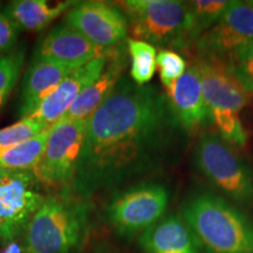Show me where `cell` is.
<instances>
[{"instance_id":"8992f818","label":"cell","mask_w":253,"mask_h":253,"mask_svg":"<svg viewBox=\"0 0 253 253\" xmlns=\"http://www.w3.org/2000/svg\"><path fill=\"white\" fill-rule=\"evenodd\" d=\"M198 169L221 192L253 209V169L219 135L209 132L195 150Z\"/></svg>"},{"instance_id":"f1b7e54d","label":"cell","mask_w":253,"mask_h":253,"mask_svg":"<svg viewBox=\"0 0 253 253\" xmlns=\"http://www.w3.org/2000/svg\"><path fill=\"white\" fill-rule=\"evenodd\" d=\"M249 2H250V4H251V6L253 7V0H251V1H249Z\"/></svg>"},{"instance_id":"ba28073f","label":"cell","mask_w":253,"mask_h":253,"mask_svg":"<svg viewBox=\"0 0 253 253\" xmlns=\"http://www.w3.org/2000/svg\"><path fill=\"white\" fill-rule=\"evenodd\" d=\"M88 120L59 121L50 126L48 140L33 172L41 185L56 191L71 188L86 137Z\"/></svg>"},{"instance_id":"5b68a950","label":"cell","mask_w":253,"mask_h":253,"mask_svg":"<svg viewBox=\"0 0 253 253\" xmlns=\"http://www.w3.org/2000/svg\"><path fill=\"white\" fill-rule=\"evenodd\" d=\"M195 66L201 75L205 102L218 134L226 143L245 145L248 134L240 121V112L248 102V91L231 74L224 61L198 58Z\"/></svg>"},{"instance_id":"484cf974","label":"cell","mask_w":253,"mask_h":253,"mask_svg":"<svg viewBox=\"0 0 253 253\" xmlns=\"http://www.w3.org/2000/svg\"><path fill=\"white\" fill-rule=\"evenodd\" d=\"M19 28L11 18L0 13V53L7 52L15 45L19 36Z\"/></svg>"},{"instance_id":"7402d4cb","label":"cell","mask_w":253,"mask_h":253,"mask_svg":"<svg viewBox=\"0 0 253 253\" xmlns=\"http://www.w3.org/2000/svg\"><path fill=\"white\" fill-rule=\"evenodd\" d=\"M47 129H49L48 126L32 118L21 119L14 125L0 129V153L30 140Z\"/></svg>"},{"instance_id":"d6986e66","label":"cell","mask_w":253,"mask_h":253,"mask_svg":"<svg viewBox=\"0 0 253 253\" xmlns=\"http://www.w3.org/2000/svg\"><path fill=\"white\" fill-rule=\"evenodd\" d=\"M49 129L0 153V169L34 170L45 151Z\"/></svg>"},{"instance_id":"6da1fadb","label":"cell","mask_w":253,"mask_h":253,"mask_svg":"<svg viewBox=\"0 0 253 253\" xmlns=\"http://www.w3.org/2000/svg\"><path fill=\"white\" fill-rule=\"evenodd\" d=\"M181 130L166 94L123 77L88 119L71 189L89 199L151 171Z\"/></svg>"},{"instance_id":"4fadbf2b","label":"cell","mask_w":253,"mask_h":253,"mask_svg":"<svg viewBox=\"0 0 253 253\" xmlns=\"http://www.w3.org/2000/svg\"><path fill=\"white\" fill-rule=\"evenodd\" d=\"M114 48L107 49L95 45L75 28L62 23L50 30L40 41L33 59L82 67L95 59L109 54Z\"/></svg>"},{"instance_id":"9c48e42d","label":"cell","mask_w":253,"mask_h":253,"mask_svg":"<svg viewBox=\"0 0 253 253\" xmlns=\"http://www.w3.org/2000/svg\"><path fill=\"white\" fill-rule=\"evenodd\" d=\"M33 170L0 169V244L23 237L47 196Z\"/></svg>"},{"instance_id":"e0dca14e","label":"cell","mask_w":253,"mask_h":253,"mask_svg":"<svg viewBox=\"0 0 253 253\" xmlns=\"http://www.w3.org/2000/svg\"><path fill=\"white\" fill-rule=\"evenodd\" d=\"M144 253H199V242L186 221L169 216L145 230L140 237Z\"/></svg>"},{"instance_id":"7c38bea8","label":"cell","mask_w":253,"mask_h":253,"mask_svg":"<svg viewBox=\"0 0 253 253\" xmlns=\"http://www.w3.org/2000/svg\"><path fill=\"white\" fill-rule=\"evenodd\" d=\"M112 52L72 72L60 82L54 91L40 104L39 108L30 118L43 123L48 128L61 121L75 100L99 78Z\"/></svg>"},{"instance_id":"2e32d148","label":"cell","mask_w":253,"mask_h":253,"mask_svg":"<svg viewBox=\"0 0 253 253\" xmlns=\"http://www.w3.org/2000/svg\"><path fill=\"white\" fill-rule=\"evenodd\" d=\"M128 66L126 50L123 46H116L107 60L103 71L99 78L84 90L80 96L72 104L61 121H78L88 120L89 116L106 101L118 86L120 80L125 77V71Z\"/></svg>"},{"instance_id":"d4e9b609","label":"cell","mask_w":253,"mask_h":253,"mask_svg":"<svg viewBox=\"0 0 253 253\" xmlns=\"http://www.w3.org/2000/svg\"><path fill=\"white\" fill-rule=\"evenodd\" d=\"M156 67L160 69V79L166 88L178 80L186 71V62L178 53L171 49H161L156 56Z\"/></svg>"},{"instance_id":"3957f363","label":"cell","mask_w":253,"mask_h":253,"mask_svg":"<svg viewBox=\"0 0 253 253\" xmlns=\"http://www.w3.org/2000/svg\"><path fill=\"white\" fill-rule=\"evenodd\" d=\"M183 219L208 253H253V220L220 196L195 195Z\"/></svg>"},{"instance_id":"ac0fdd59","label":"cell","mask_w":253,"mask_h":253,"mask_svg":"<svg viewBox=\"0 0 253 253\" xmlns=\"http://www.w3.org/2000/svg\"><path fill=\"white\" fill-rule=\"evenodd\" d=\"M77 2L69 0L52 5L46 0H15L9 2L4 13L20 30L41 31L61 14L67 13Z\"/></svg>"},{"instance_id":"277c9868","label":"cell","mask_w":253,"mask_h":253,"mask_svg":"<svg viewBox=\"0 0 253 253\" xmlns=\"http://www.w3.org/2000/svg\"><path fill=\"white\" fill-rule=\"evenodd\" d=\"M132 37L150 45L185 48L195 43L186 1L126 0L120 2Z\"/></svg>"},{"instance_id":"7a4b0ae2","label":"cell","mask_w":253,"mask_h":253,"mask_svg":"<svg viewBox=\"0 0 253 253\" xmlns=\"http://www.w3.org/2000/svg\"><path fill=\"white\" fill-rule=\"evenodd\" d=\"M90 204L71 188L47 196L25 230V253H77L89 235Z\"/></svg>"},{"instance_id":"5bb4252c","label":"cell","mask_w":253,"mask_h":253,"mask_svg":"<svg viewBox=\"0 0 253 253\" xmlns=\"http://www.w3.org/2000/svg\"><path fill=\"white\" fill-rule=\"evenodd\" d=\"M166 91L171 112L183 130L197 131L212 122L202 89L201 75L195 65L166 88Z\"/></svg>"},{"instance_id":"cb8c5ba5","label":"cell","mask_w":253,"mask_h":253,"mask_svg":"<svg viewBox=\"0 0 253 253\" xmlns=\"http://www.w3.org/2000/svg\"><path fill=\"white\" fill-rule=\"evenodd\" d=\"M226 66L243 88L253 93V42L233 53L227 60Z\"/></svg>"},{"instance_id":"30bf717a","label":"cell","mask_w":253,"mask_h":253,"mask_svg":"<svg viewBox=\"0 0 253 253\" xmlns=\"http://www.w3.org/2000/svg\"><path fill=\"white\" fill-rule=\"evenodd\" d=\"M253 42V7L249 1H230L219 20L196 41L199 58L227 62L233 53Z\"/></svg>"},{"instance_id":"603a6c76","label":"cell","mask_w":253,"mask_h":253,"mask_svg":"<svg viewBox=\"0 0 253 253\" xmlns=\"http://www.w3.org/2000/svg\"><path fill=\"white\" fill-rule=\"evenodd\" d=\"M25 61L24 52L0 55V109L2 108L8 95L13 90L20 77Z\"/></svg>"},{"instance_id":"8fae6325","label":"cell","mask_w":253,"mask_h":253,"mask_svg":"<svg viewBox=\"0 0 253 253\" xmlns=\"http://www.w3.org/2000/svg\"><path fill=\"white\" fill-rule=\"evenodd\" d=\"M65 24L107 49L119 46L128 33V21L123 12L104 1L77 2L66 13Z\"/></svg>"},{"instance_id":"83f0119b","label":"cell","mask_w":253,"mask_h":253,"mask_svg":"<svg viewBox=\"0 0 253 253\" xmlns=\"http://www.w3.org/2000/svg\"><path fill=\"white\" fill-rule=\"evenodd\" d=\"M0 253H25V251L21 243H18V240H13V242L5 244Z\"/></svg>"},{"instance_id":"9a60e30c","label":"cell","mask_w":253,"mask_h":253,"mask_svg":"<svg viewBox=\"0 0 253 253\" xmlns=\"http://www.w3.org/2000/svg\"><path fill=\"white\" fill-rule=\"evenodd\" d=\"M78 68L75 65L49 60H32L21 84L19 106L21 119L30 118L39 108L40 104L54 91L60 82Z\"/></svg>"},{"instance_id":"ffe728a7","label":"cell","mask_w":253,"mask_h":253,"mask_svg":"<svg viewBox=\"0 0 253 253\" xmlns=\"http://www.w3.org/2000/svg\"><path fill=\"white\" fill-rule=\"evenodd\" d=\"M126 52L131 60V80L138 86H147L156 72V48L150 43L131 38L126 40Z\"/></svg>"},{"instance_id":"4316f807","label":"cell","mask_w":253,"mask_h":253,"mask_svg":"<svg viewBox=\"0 0 253 253\" xmlns=\"http://www.w3.org/2000/svg\"><path fill=\"white\" fill-rule=\"evenodd\" d=\"M90 253H126L109 239L99 238L90 246Z\"/></svg>"},{"instance_id":"52a82bcc","label":"cell","mask_w":253,"mask_h":253,"mask_svg":"<svg viewBox=\"0 0 253 253\" xmlns=\"http://www.w3.org/2000/svg\"><path fill=\"white\" fill-rule=\"evenodd\" d=\"M169 192L156 182L129 186L110 199L106 213L114 231L121 237L143 233L166 213Z\"/></svg>"},{"instance_id":"44dd1931","label":"cell","mask_w":253,"mask_h":253,"mask_svg":"<svg viewBox=\"0 0 253 253\" xmlns=\"http://www.w3.org/2000/svg\"><path fill=\"white\" fill-rule=\"evenodd\" d=\"M195 42L219 20L230 1L227 0H195L188 1Z\"/></svg>"}]
</instances>
